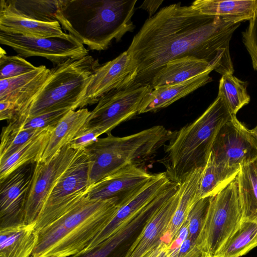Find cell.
Here are the masks:
<instances>
[{
	"instance_id": "cell-1",
	"label": "cell",
	"mask_w": 257,
	"mask_h": 257,
	"mask_svg": "<svg viewBox=\"0 0 257 257\" xmlns=\"http://www.w3.org/2000/svg\"><path fill=\"white\" fill-rule=\"evenodd\" d=\"M240 23L174 4L147 19L127 51L137 68L134 83L148 85L168 62L185 57L204 60L223 75L233 74L229 45Z\"/></svg>"
},
{
	"instance_id": "cell-2",
	"label": "cell",
	"mask_w": 257,
	"mask_h": 257,
	"mask_svg": "<svg viewBox=\"0 0 257 257\" xmlns=\"http://www.w3.org/2000/svg\"><path fill=\"white\" fill-rule=\"evenodd\" d=\"M137 0H60L56 14L61 27L90 50L107 49L133 32Z\"/></svg>"
},
{
	"instance_id": "cell-3",
	"label": "cell",
	"mask_w": 257,
	"mask_h": 257,
	"mask_svg": "<svg viewBox=\"0 0 257 257\" xmlns=\"http://www.w3.org/2000/svg\"><path fill=\"white\" fill-rule=\"evenodd\" d=\"M117 198L90 199L86 195L56 220L37 231L33 257H70L86 249L111 220Z\"/></svg>"
},
{
	"instance_id": "cell-4",
	"label": "cell",
	"mask_w": 257,
	"mask_h": 257,
	"mask_svg": "<svg viewBox=\"0 0 257 257\" xmlns=\"http://www.w3.org/2000/svg\"><path fill=\"white\" fill-rule=\"evenodd\" d=\"M232 115L217 96L195 120L172 132L162 162L171 181L181 184L193 171L204 168L218 133Z\"/></svg>"
},
{
	"instance_id": "cell-5",
	"label": "cell",
	"mask_w": 257,
	"mask_h": 257,
	"mask_svg": "<svg viewBox=\"0 0 257 257\" xmlns=\"http://www.w3.org/2000/svg\"><path fill=\"white\" fill-rule=\"evenodd\" d=\"M172 132L158 125L127 136L110 133L98 138L84 150L89 162L90 185L126 166L139 165L150 159L168 142Z\"/></svg>"
},
{
	"instance_id": "cell-6",
	"label": "cell",
	"mask_w": 257,
	"mask_h": 257,
	"mask_svg": "<svg viewBox=\"0 0 257 257\" xmlns=\"http://www.w3.org/2000/svg\"><path fill=\"white\" fill-rule=\"evenodd\" d=\"M100 65L98 59L88 55L55 66L50 69L51 74L39 93L17 116L80 108L94 71Z\"/></svg>"
},
{
	"instance_id": "cell-7",
	"label": "cell",
	"mask_w": 257,
	"mask_h": 257,
	"mask_svg": "<svg viewBox=\"0 0 257 257\" xmlns=\"http://www.w3.org/2000/svg\"><path fill=\"white\" fill-rule=\"evenodd\" d=\"M237 177V176H236ZM243 221V211L236 177L210 199L198 246L207 257H215Z\"/></svg>"
},
{
	"instance_id": "cell-8",
	"label": "cell",
	"mask_w": 257,
	"mask_h": 257,
	"mask_svg": "<svg viewBox=\"0 0 257 257\" xmlns=\"http://www.w3.org/2000/svg\"><path fill=\"white\" fill-rule=\"evenodd\" d=\"M89 172L88 156L84 150H79L50 192L35 224L37 231L59 218L87 195L91 186Z\"/></svg>"
},
{
	"instance_id": "cell-9",
	"label": "cell",
	"mask_w": 257,
	"mask_h": 257,
	"mask_svg": "<svg viewBox=\"0 0 257 257\" xmlns=\"http://www.w3.org/2000/svg\"><path fill=\"white\" fill-rule=\"evenodd\" d=\"M152 89L148 85L133 83L104 94L90 111L83 127L111 133L118 124L140 114L142 103Z\"/></svg>"
},
{
	"instance_id": "cell-10",
	"label": "cell",
	"mask_w": 257,
	"mask_h": 257,
	"mask_svg": "<svg viewBox=\"0 0 257 257\" xmlns=\"http://www.w3.org/2000/svg\"><path fill=\"white\" fill-rule=\"evenodd\" d=\"M0 43L9 46L25 58H45L55 66L69 59L81 58L88 50L70 34L47 38H35L0 31Z\"/></svg>"
},
{
	"instance_id": "cell-11",
	"label": "cell",
	"mask_w": 257,
	"mask_h": 257,
	"mask_svg": "<svg viewBox=\"0 0 257 257\" xmlns=\"http://www.w3.org/2000/svg\"><path fill=\"white\" fill-rule=\"evenodd\" d=\"M79 150L65 145L50 160L35 163L25 210V225L35 224L56 183L69 167Z\"/></svg>"
},
{
	"instance_id": "cell-12",
	"label": "cell",
	"mask_w": 257,
	"mask_h": 257,
	"mask_svg": "<svg viewBox=\"0 0 257 257\" xmlns=\"http://www.w3.org/2000/svg\"><path fill=\"white\" fill-rule=\"evenodd\" d=\"M210 154L217 163L240 167L257 157V140L232 115L220 129Z\"/></svg>"
},
{
	"instance_id": "cell-13",
	"label": "cell",
	"mask_w": 257,
	"mask_h": 257,
	"mask_svg": "<svg viewBox=\"0 0 257 257\" xmlns=\"http://www.w3.org/2000/svg\"><path fill=\"white\" fill-rule=\"evenodd\" d=\"M35 163L24 165L0 181V229L25 224V210Z\"/></svg>"
},
{
	"instance_id": "cell-14",
	"label": "cell",
	"mask_w": 257,
	"mask_h": 257,
	"mask_svg": "<svg viewBox=\"0 0 257 257\" xmlns=\"http://www.w3.org/2000/svg\"><path fill=\"white\" fill-rule=\"evenodd\" d=\"M137 75V68L127 50L100 64L94 71L80 108L97 103L101 96L111 90L133 84Z\"/></svg>"
},
{
	"instance_id": "cell-15",
	"label": "cell",
	"mask_w": 257,
	"mask_h": 257,
	"mask_svg": "<svg viewBox=\"0 0 257 257\" xmlns=\"http://www.w3.org/2000/svg\"><path fill=\"white\" fill-rule=\"evenodd\" d=\"M154 175L139 165H130L91 185L86 196L95 200L117 198L119 206Z\"/></svg>"
},
{
	"instance_id": "cell-16",
	"label": "cell",
	"mask_w": 257,
	"mask_h": 257,
	"mask_svg": "<svg viewBox=\"0 0 257 257\" xmlns=\"http://www.w3.org/2000/svg\"><path fill=\"white\" fill-rule=\"evenodd\" d=\"M171 182L165 172L154 174L125 203L118 207L111 220L86 249L96 245L111 235L123 223L149 204L166 189Z\"/></svg>"
},
{
	"instance_id": "cell-17",
	"label": "cell",
	"mask_w": 257,
	"mask_h": 257,
	"mask_svg": "<svg viewBox=\"0 0 257 257\" xmlns=\"http://www.w3.org/2000/svg\"><path fill=\"white\" fill-rule=\"evenodd\" d=\"M50 74V69L41 65L25 74L0 80V101L16 104L19 109V115L39 93Z\"/></svg>"
},
{
	"instance_id": "cell-18",
	"label": "cell",
	"mask_w": 257,
	"mask_h": 257,
	"mask_svg": "<svg viewBox=\"0 0 257 257\" xmlns=\"http://www.w3.org/2000/svg\"><path fill=\"white\" fill-rule=\"evenodd\" d=\"M180 195V185L176 193L158 209L147 224L126 257H142L163 241Z\"/></svg>"
},
{
	"instance_id": "cell-19",
	"label": "cell",
	"mask_w": 257,
	"mask_h": 257,
	"mask_svg": "<svg viewBox=\"0 0 257 257\" xmlns=\"http://www.w3.org/2000/svg\"><path fill=\"white\" fill-rule=\"evenodd\" d=\"M210 73L208 72L180 83L154 88L145 98L140 114L165 108L212 81Z\"/></svg>"
},
{
	"instance_id": "cell-20",
	"label": "cell",
	"mask_w": 257,
	"mask_h": 257,
	"mask_svg": "<svg viewBox=\"0 0 257 257\" xmlns=\"http://www.w3.org/2000/svg\"><path fill=\"white\" fill-rule=\"evenodd\" d=\"M200 13L219 17L226 22L251 20L257 11V0H197L191 5Z\"/></svg>"
},
{
	"instance_id": "cell-21",
	"label": "cell",
	"mask_w": 257,
	"mask_h": 257,
	"mask_svg": "<svg viewBox=\"0 0 257 257\" xmlns=\"http://www.w3.org/2000/svg\"><path fill=\"white\" fill-rule=\"evenodd\" d=\"M90 114L87 108L70 109L52 130L45 151L38 161L50 160L65 145L69 144L83 128Z\"/></svg>"
},
{
	"instance_id": "cell-22",
	"label": "cell",
	"mask_w": 257,
	"mask_h": 257,
	"mask_svg": "<svg viewBox=\"0 0 257 257\" xmlns=\"http://www.w3.org/2000/svg\"><path fill=\"white\" fill-rule=\"evenodd\" d=\"M214 70L207 62L193 57H185L168 62L153 78L150 86H158L180 83L203 73Z\"/></svg>"
},
{
	"instance_id": "cell-23",
	"label": "cell",
	"mask_w": 257,
	"mask_h": 257,
	"mask_svg": "<svg viewBox=\"0 0 257 257\" xmlns=\"http://www.w3.org/2000/svg\"><path fill=\"white\" fill-rule=\"evenodd\" d=\"M203 169L191 173L180 184L181 195L178 206L168 227V242L173 243L178 232L187 219L195 204L200 200L199 186Z\"/></svg>"
},
{
	"instance_id": "cell-24",
	"label": "cell",
	"mask_w": 257,
	"mask_h": 257,
	"mask_svg": "<svg viewBox=\"0 0 257 257\" xmlns=\"http://www.w3.org/2000/svg\"><path fill=\"white\" fill-rule=\"evenodd\" d=\"M34 225L0 229V257H31L37 240Z\"/></svg>"
},
{
	"instance_id": "cell-25",
	"label": "cell",
	"mask_w": 257,
	"mask_h": 257,
	"mask_svg": "<svg viewBox=\"0 0 257 257\" xmlns=\"http://www.w3.org/2000/svg\"><path fill=\"white\" fill-rule=\"evenodd\" d=\"M0 31L35 38L62 35L58 22H42L21 16L0 13Z\"/></svg>"
},
{
	"instance_id": "cell-26",
	"label": "cell",
	"mask_w": 257,
	"mask_h": 257,
	"mask_svg": "<svg viewBox=\"0 0 257 257\" xmlns=\"http://www.w3.org/2000/svg\"><path fill=\"white\" fill-rule=\"evenodd\" d=\"M54 127H47L42 133L30 139L4 162L0 163V181L21 167L39 161Z\"/></svg>"
},
{
	"instance_id": "cell-27",
	"label": "cell",
	"mask_w": 257,
	"mask_h": 257,
	"mask_svg": "<svg viewBox=\"0 0 257 257\" xmlns=\"http://www.w3.org/2000/svg\"><path fill=\"white\" fill-rule=\"evenodd\" d=\"M60 0H1L0 13L12 14L42 22H58L56 14Z\"/></svg>"
},
{
	"instance_id": "cell-28",
	"label": "cell",
	"mask_w": 257,
	"mask_h": 257,
	"mask_svg": "<svg viewBox=\"0 0 257 257\" xmlns=\"http://www.w3.org/2000/svg\"><path fill=\"white\" fill-rule=\"evenodd\" d=\"M240 169V167H229L217 163L210 154L201 176L200 199L216 195L236 177Z\"/></svg>"
},
{
	"instance_id": "cell-29",
	"label": "cell",
	"mask_w": 257,
	"mask_h": 257,
	"mask_svg": "<svg viewBox=\"0 0 257 257\" xmlns=\"http://www.w3.org/2000/svg\"><path fill=\"white\" fill-rule=\"evenodd\" d=\"M243 220L257 218V157L240 166L237 175Z\"/></svg>"
},
{
	"instance_id": "cell-30",
	"label": "cell",
	"mask_w": 257,
	"mask_h": 257,
	"mask_svg": "<svg viewBox=\"0 0 257 257\" xmlns=\"http://www.w3.org/2000/svg\"><path fill=\"white\" fill-rule=\"evenodd\" d=\"M257 246V218L242 221L215 257H240Z\"/></svg>"
},
{
	"instance_id": "cell-31",
	"label": "cell",
	"mask_w": 257,
	"mask_h": 257,
	"mask_svg": "<svg viewBox=\"0 0 257 257\" xmlns=\"http://www.w3.org/2000/svg\"><path fill=\"white\" fill-rule=\"evenodd\" d=\"M247 85V81L238 79L233 74L222 75L217 96L223 100L231 114L236 115L239 109L249 102Z\"/></svg>"
},
{
	"instance_id": "cell-32",
	"label": "cell",
	"mask_w": 257,
	"mask_h": 257,
	"mask_svg": "<svg viewBox=\"0 0 257 257\" xmlns=\"http://www.w3.org/2000/svg\"><path fill=\"white\" fill-rule=\"evenodd\" d=\"M46 128L20 131L9 124L3 127L1 136L0 163L4 162L30 139Z\"/></svg>"
},
{
	"instance_id": "cell-33",
	"label": "cell",
	"mask_w": 257,
	"mask_h": 257,
	"mask_svg": "<svg viewBox=\"0 0 257 257\" xmlns=\"http://www.w3.org/2000/svg\"><path fill=\"white\" fill-rule=\"evenodd\" d=\"M70 110L61 109L34 116H17L8 123L20 131L44 128L55 126L59 121Z\"/></svg>"
},
{
	"instance_id": "cell-34",
	"label": "cell",
	"mask_w": 257,
	"mask_h": 257,
	"mask_svg": "<svg viewBox=\"0 0 257 257\" xmlns=\"http://www.w3.org/2000/svg\"><path fill=\"white\" fill-rule=\"evenodd\" d=\"M35 66L19 55L0 56V80L17 77L36 69Z\"/></svg>"
},
{
	"instance_id": "cell-35",
	"label": "cell",
	"mask_w": 257,
	"mask_h": 257,
	"mask_svg": "<svg viewBox=\"0 0 257 257\" xmlns=\"http://www.w3.org/2000/svg\"><path fill=\"white\" fill-rule=\"evenodd\" d=\"M210 198L206 197L199 200L193 206L187 219L188 223V237L198 246V239L203 227Z\"/></svg>"
},
{
	"instance_id": "cell-36",
	"label": "cell",
	"mask_w": 257,
	"mask_h": 257,
	"mask_svg": "<svg viewBox=\"0 0 257 257\" xmlns=\"http://www.w3.org/2000/svg\"><path fill=\"white\" fill-rule=\"evenodd\" d=\"M242 40L250 57L253 69L257 71V11L246 29L242 32Z\"/></svg>"
},
{
	"instance_id": "cell-37",
	"label": "cell",
	"mask_w": 257,
	"mask_h": 257,
	"mask_svg": "<svg viewBox=\"0 0 257 257\" xmlns=\"http://www.w3.org/2000/svg\"><path fill=\"white\" fill-rule=\"evenodd\" d=\"M102 134L96 128H82L70 142V147L76 150H84L88 146L94 144Z\"/></svg>"
},
{
	"instance_id": "cell-38",
	"label": "cell",
	"mask_w": 257,
	"mask_h": 257,
	"mask_svg": "<svg viewBox=\"0 0 257 257\" xmlns=\"http://www.w3.org/2000/svg\"><path fill=\"white\" fill-rule=\"evenodd\" d=\"M171 255L172 257H207L189 237L179 246L172 247Z\"/></svg>"
},
{
	"instance_id": "cell-39",
	"label": "cell",
	"mask_w": 257,
	"mask_h": 257,
	"mask_svg": "<svg viewBox=\"0 0 257 257\" xmlns=\"http://www.w3.org/2000/svg\"><path fill=\"white\" fill-rule=\"evenodd\" d=\"M19 113L16 104L8 101H0V119L10 121L15 118Z\"/></svg>"
},
{
	"instance_id": "cell-40",
	"label": "cell",
	"mask_w": 257,
	"mask_h": 257,
	"mask_svg": "<svg viewBox=\"0 0 257 257\" xmlns=\"http://www.w3.org/2000/svg\"><path fill=\"white\" fill-rule=\"evenodd\" d=\"M163 1H145L140 7L146 10L149 15V17L154 15Z\"/></svg>"
},
{
	"instance_id": "cell-41",
	"label": "cell",
	"mask_w": 257,
	"mask_h": 257,
	"mask_svg": "<svg viewBox=\"0 0 257 257\" xmlns=\"http://www.w3.org/2000/svg\"><path fill=\"white\" fill-rule=\"evenodd\" d=\"M171 244L168 242L157 257H171Z\"/></svg>"
},
{
	"instance_id": "cell-42",
	"label": "cell",
	"mask_w": 257,
	"mask_h": 257,
	"mask_svg": "<svg viewBox=\"0 0 257 257\" xmlns=\"http://www.w3.org/2000/svg\"><path fill=\"white\" fill-rule=\"evenodd\" d=\"M251 133L253 135V136L256 138L257 140V125L253 129L250 130Z\"/></svg>"
},
{
	"instance_id": "cell-43",
	"label": "cell",
	"mask_w": 257,
	"mask_h": 257,
	"mask_svg": "<svg viewBox=\"0 0 257 257\" xmlns=\"http://www.w3.org/2000/svg\"><path fill=\"white\" fill-rule=\"evenodd\" d=\"M6 53L5 50H4L2 47L1 48L0 50V56H3L4 55H6Z\"/></svg>"
},
{
	"instance_id": "cell-44",
	"label": "cell",
	"mask_w": 257,
	"mask_h": 257,
	"mask_svg": "<svg viewBox=\"0 0 257 257\" xmlns=\"http://www.w3.org/2000/svg\"><path fill=\"white\" fill-rule=\"evenodd\" d=\"M31 257H33V256H31Z\"/></svg>"
}]
</instances>
